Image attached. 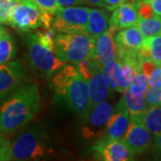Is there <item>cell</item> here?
Masks as SVG:
<instances>
[{
	"mask_svg": "<svg viewBox=\"0 0 161 161\" xmlns=\"http://www.w3.org/2000/svg\"><path fill=\"white\" fill-rule=\"evenodd\" d=\"M40 106L37 84L23 83L0 106V130L4 133H13L26 126L39 111Z\"/></svg>",
	"mask_w": 161,
	"mask_h": 161,
	"instance_id": "1",
	"label": "cell"
},
{
	"mask_svg": "<svg viewBox=\"0 0 161 161\" xmlns=\"http://www.w3.org/2000/svg\"><path fill=\"white\" fill-rule=\"evenodd\" d=\"M52 86L63 98L66 107L82 119L89 114V89L87 80L73 64L64 65L52 75Z\"/></svg>",
	"mask_w": 161,
	"mask_h": 161,
	"instance_id": "2",
	"label": "cell"
},
{
	"mask_svg": "<svg viewBox=\"0 0 161 161\" xmlns=\"http://www.w3.org/2000/svg\"><path fill=\"white\" fill-rule=\"evenodd\" d=\"M12 160H38L52 152L48 134L41 125H35L11 142Z\"/></svg>",
	"mask_w": 161,
	"mask_h": 161,
	"instance_id": "3",
	"label": "cell"
},
{
	"mask_svg": "<svg viewBox=\"0 0 161 161\" xmlns=\"http://www.w3.org/2000/svg\"><path fill=\"white\" fill-rule=\"evenodd\" d=\"M95 39L87 33H58L55 37V54L64 62L77 64L94 58Z\"/></svg>",
	"mask_w": 161,
	"mask_h": 161,
	"instance_id": "4",
	"label": "cell"
},
{
	"mask_svg": "<svg viewBox=\"0 0 161 161\" xmlns=\"http://www.w3.org/2000/svg\"><path fill=\"white\" fill-rule=\"evenodd\" d=\"M90 10L84 6H60L54 14L52 28L59 33H86Z\"/></svg>",
	"mask_w": 161,
	"mask_h": 161,
	"instance_id": "5",
	"label": "cell"
},
{
	"mask_svg": "<svg viewBox=\"0 0 161 161\" xmlns=\"http://www.w3.org/2000/svg\"><path fill=\"white\" fill-rule=\"evenodd\" d=\"M31 65L40 74L49 77L54 75L65 64L57 57L55 51L40 44L36 35L30 33L26 37Z\"/></svg>",
	"mask_w": 161,
	"mask_h": 161,
	"instance_id": "6",
	"label": "cell"
},
{
	"mask_svg": "<svg viewBox=\"0 0 161 161\" xmlns=\"http://www.w3.org/2000/svg\"><path fill=\"white\" fill-rule=\"evenodd\" d=\"M8 21L10 26L20 32H27L42 25L41 13L32 0H17Z\"/></svg>",
	"mask_w": 161,
	"mask_h": 161,
	"instance_id": "7",
	"label": "cell"
},
{
	"mask_svg": "<svg viewBox=\"0 0 161 161\" xmlns=\"http://www.w3.org/2000/svg\"><path fill=\"white\" fill-rule=\"evenodd\" d=\"M114 107L104 100L92 108L90 113L83 118L84 125L81 128V135L87 140L99 139L103 135L104 130Z\"/></svg>",
	"mask_w": 161,
	"mask_h": 161,
	"instance_id": "8",
	"label": "cell"
},
{
	"mask_svg": "<svg viewBox=\"0 0 161 161\" xmlns=\"http://www.w3.org/2000/svg\"><path fill=\"white\" fill-rule=\"evenodd\" d=\"M96 159L103 161L133 160L135 154L122 140L99 138L92 147Z\"/></svg>",
	"mask_w": 161,
	"mask_h": 161,
	"instance_id": "9",
	"label": "cell"
},
{
	"mask_svg": "<svg viewBox=\"0 0 161 161\" xmlns=\"http://www.w3.org/2000/svg\"><path fill=\"white\" fill-rule=\"evenodd\" d=\"M122 141L135 155H141L151 146L152 134L144 126L140 116H130L129 125Z\"/></svg>",
	"mask_w": 161,
	"mask_h": 161,
	"instance_id": "10",
	"label": "cell"
},
{
	"mask_svg": "<svg viewBox=\"0 0 161 161\" xmlns=\"http://www.w3.org/2000/svg\"><path fill=\"white\" fill-rule=\"evenodd\" d=\"M25 74V67L19 60L0 64V101L23 84Z\"/></svg>",
	"mask_w": 161,
	"mask_h": 161,
	"instance_id": "11",
	"label": "cell"
},
{
	"mask_svg": "<svg viewBox=\"0 0 161 161\" xmlns=\"http://www.w3.org/2000/svg\"><path fill=\"white\" fill-rule=\"evenodd\" d=\"M144 40L143 35L134 25L120 30L115 35L117 46V59H138L139 48Z\"/></svg>",
	"mask_w": 161,
	"mask_h": 161,
	"instance_id": "12",
	"label": "cell"
},
{
	"mask_svg": "<svg viewBox=\"0 0 161 161\" xmlns=\"http://www.w3.org/2000/svg\"><path fill=\"white\" fill-rule=\"evenodd\" d=\"M129 122L130 115L124 101V98L122 97L114 107L113 112L105 127L103 135L100 138L122 140L126 132Z\"/></svg>",
	"mask_w": 161,
	"mask_h": 161,
	"instance_id": "13",
	"label": "cell"
},
{
	"mask_svg": "<svg viewBox=\"0 0 161 161\" xmlns=\"http://www.w3.org/2000/svg\"><path fill=\"white\" fill-rule=\"evenodd\" d=\"M118 31L108 27L106 31L95 39L94 58L103 65L111 60L117 59V46L115 41V35Z\"/></svg>",
	"mask_w": 161,
	"mask_h": 161,
	"instance_id": "14",
	"label": "cell"
},
{
	"mask_svg": "<svg viewBox=\"0 0 161 161\" xmlns=\"http://www.w3.org/2000/svg\"><path fill=\"white\" fill-rule=\"evenodd\" d=\"M139 20L138 8L136 4L130 0L122 4L114 10L109 18V26L117 31L134 26Z\"/></svg>",
	"mask_w": 161,
	"mask_h": 161,
	"instance_id": "15",
	"label": "cell"
},
{
	"mask_svg": "<svg viewBox=\"0 0 161 161\" xmlns=\"http://www.w3.org/2000/svg\"><path fill=\"white\" fill-rule=\"evenodd\" d=\"M101 70L97 71L90 80H87L89 89V113L94 106L106 100L110 95L111 91L104 80Z\"/></svg>",
	"mask_w": 161,
	"mask_h": 161,
	"instance_id": "16",
	"label": "cell"
},
{
	"mask_svg": "<svg viewBox=\"0 0 161 161\" xmlns=\"http://www.w3.org/2000/svg\"><path fill=\"white\" fill-rule=\"evenodd\" d=\"M117 61L116 80L118 92H124L130 87L137 72L141 70L140 62L136 59H117Z\"/></svg>",
	"mask_w": 161,
	"mask_h": 161,
	"instance_id": "17",
	"label": "cell"
},
{
	"mask_svg": "<svg viewBox=\"0 0 161 161\" xmlns=\"http://www.w3.org/2000/svg\"><path fill=\"white\" fill-rule=\"evenodd\" d=\"M137 56L140 64L144 60H150L156 65L161 66V35L144 38Z\"/></svg>",
	"mask_w": 161,
	"mask_h": 161,
	"instance_id": "18",
	"label": "cell"
},
{
	"mask_svg": "<svg viewBox=\"0 0 161 161\" xmlns=\"http://www.w3.org/2000/svg\"><path fill=\"white\" fill-rule=\"evenodd\" d=\"M109 27V15L108 10L92 9L89 13L86 33L96 39Z\"/></svg>",
	"mask_w": 161,
	"mask_h": 161,
	"instance_id": "19",
	"label": "cell"
},
{
	"mask_svg": "<svg viewBox=\"0 0 161 161\" xmlns=\"http://www.w3.org/2000/svg\"><path fill=\"white\" fill-rule=\"evenodd\" d=\"M140 119L148 131L155 136L161 132V105L150 106L140 115Z\"/></svg>",
	"mask_w": 161,
	"mask_h": 161,
	"instance_id": "20",
	"label": "cell"
},
{
	"mask_svg": "<svg viewBox=\"0 0 161 161\" xmlns=\"http://www.w3.org/2000/svg\"><path fill=\"white\" fill-rule=\"evenodd\" d=\"M123 93H124L123 96L124 101L130 116H140L143 113L144 110L148 108L144 96L143 97L134 96L128 89Z\"/></svg>",
	"mask_w": 161,
	"mask_h": 161,
	"instance_id": "21",
	"label": "cell"
},
{
	"mask_svg": "<svg viewBox=\"0 0 161 161\" xmlns=\"http://www.w3.org/2000/svg\"><path fill=\"white\" fill-rule=\"evenodd\" d=\"M135 26L144 38L160 34L161 16L153 15L148 18H139Z\"/></svg>",
	"mask_w": 161,
	"mask_h": 161,
	"instance_id": "22",
	"label": "cell"
},
{
	"mask_svg": "<svg viewBox=\"0 0 161 161\" xmlns=\"http://www.w3.org/2000/svg\"><path fill=\"white\" fill-rule=\"evenodd\" d=\"M15 52L16 47L11 35L6 33L0 38V64L11 61Z\"/></svg>",
	"mask_w": 161,
	"mask_h": 161,
	"instance_id": "23",
	"label": "cell"
},
{
	"mask_svg": "<svg viewBox=\"0 0 161 161\" xmlns=\"http://www.w3.org/2000/svg\"><path fill=\"white\" fill-rule=\"evenodd\" d=\"M118 65L117 59L111 60L102 65V75L107 85L111 92H118V84L116 80V69Z\"/></svg>",
	"mask_w": 161,
	"mask_h": 161,
	"instance_id": "24",
	"label": "cell"
},
{
	"mask_svg": "<svg viewBox=\"0 0 161 161\" xmlns=\"http://www.w3.org/2000/svg\"><path fill=\"white\" fill-rule=\"evenodd\" d=\"M76 69L85 80H89L97 71L102 69V65L96 58H92L84 59L77 64Z\"/></svg>",
	"mask_w": 161,
	"mask_h": 161,
	"instance_id": "25",
	"label": "cell"
},
{
	"mask_svg": "<svg viewBox=\"0 0 161 161\" xmlns=\"http://www.w3.org/2000/svg\"><path fill=\"white\" fill-rule=\"evenodd\" d=\"M149 88L147 76L140 70L137 72L135 77L133 78L132 83L128 90L130 92L137 97H143Z\"/></svg>",
	"mask_w": 161,
	"mask_h": 161,
	"instance_id": "26",
	"label": "cell"
},
{
	"mask_svg": "<svg viewBox=\"0 0 161 161\" xmlns=\"http://www.w3.org/2000/svg\"><path fill=\"white\" fill-rule=\"evenodd\" d=\"M38 40L40 44L47 47L50 50L55 51V37H56V31L53 28H45L37 31L35 33Z\"/></svg>",
	"mask_w": 161,
	"mask_h": 161,
	"instance_id": "27",
	"label": "cell"
},
{
	"mask_svg": "<svg viewBox=\"0 0 161 161\" xmlns=\"http://www.w3.org/2000/svg\"><path fill=\"white\" fill-rule=\"evenodd\" d=\"M17 3V0H5L0 2V23H8L13 10Z\"/></svg>",
	"mask_w": 161,
	"mask_h": 161,
	"instance_id": "28",
	"label": "cell"
},
{
	"mask_svg": "<svg viewBox=\"0 0 161 161\" xmlns=\"http://www.w3.org/2000/svg\"><path fill=\"white\" fill-rule=\"evenodd\" d=\"M40 9V13H48L55 14L59 9L60 5L57 0H32Z\"/></svg>",
	"mask_w": 161,
	"mask_h": 161,
	"instance_id": "29",
	"label": "cell"
},
{
	"mask_svg": "<svg viewBox=\"0 0 161 161\" xmlns=\"http://www.w3.org/2000/svg\"><path fill=\"white\" fill-rule=\"evenodd\" d=\"M144 98H145L148 107L159 105L161 98V88L149 87L144 95Z\"/></svg>",
	"mask_w": 161,
	"mask_h": 161,
	"instance_id": "30",
	"label": "cell"
},
{
	"mask_svg": "<svg viewBox=\"0 0 161 161\" xmlns=\"http://www.w3.org/2000/svg\"><path fill=\"white\" fill-rule=\"evenodd\" d=\"M148 85L152 88H161V66L156 65L147 75Z\"/></svg>",
	"mask_w": 161,
	"mask_h": 161,
	"instance_id": "31",
	"label": "cell"
},
{
	"mask_svg": "<svg viewBox=\"0 0 161 161\" xmlns=\"http://www.w3.org/2000/svg\"><path fill=\"white\" fill-rule=\"evenodd\" d=\"M12 160L11 142L6 138L0 140V161Z\"/></svg>",
	"mask_w": 161,
	"mask_h": 161,
	"instance_id": "32",
	"label": "cell"
},
{
	"mask_svg": "<svg viewBox=\"0 0 161 161\" xmlns=\"http://www.w3.org/2000/svg\"><path fill=\"white\" fill-rule=\"evenodd\" d=\"M134 3H147L150 6L153 14L161 16V0H132Z\"/></svg>",
	"mask_w": 161,
	"mask_h": 161,
	"instance_id": "33",
	"label": "cell"
},
{
	"mask_svg": "<svg viewBox=\"0 0 161 161\" xmlns=\"http://www.w3.org/2000/svg\"><path fill=\"white\" fill-rule=\"evenodd\" d=\"M152 154L155 159L161 160V132L154 136V140L152 142Z\"/></svg>",
	"mask_w": 161,
	"mask_h": 161,
	"instance_id": "34",
	"label": "cell"
},
{
	"mask_svg": "<svg viewBox=\"0 0 161 161\" xmlns=\"http://www.w3.org/2000/svg\"><path fill=\"white\" fill-rule=\"evenodd\" d=\"M128 1L130 0H102V7H105L108 11H114L115 8Z\"/></svg>",
	"mask_w": 161,
	"mask_h": 161,
	"instance_id": "35",
	"label": "cell"
},
{
	"mask_svg": "<svg viewBox=\"0 0 161 161\" xmlns=\"http://www.w3.org/2000/svg\"><path fill=\"white\" fill-rule=\"evenodd\" d=\"M60 6H71L83 5V0H57Z\"/></svg>",
	"mask_w": 161,
	"mask_h": 161,
	"instance_id": "36",
	"label": "cell"
},
{
	"mask_svg": "<svg viewBox=\"0 0 161 161\" xmlns=\"http://www.w3.org/2000/svg\"><path fill=\"white\" fill-rule=\"evenodd\" d=\"M83 4H86L89 6L102 7V0H83Z\"/></svg>",
	"mask_w": 161,
	"mask_h": 161,
	"instance_id": "37",
	"label": "cell"
},
{
	"mask_svg": "<svg viewBox=\"0 0 161 161\" xmlns=\"http://www.w3.org/2000/svg\"><path fill=\"white\" fill-rule=\"evenodd\" d=\"M7 33V31H6V29L5 28H3L2 26H0V38L1 37H3L4 35L6 34Z\"/></svg>",
	"mask_w": 161,
	"mask_h": 161,
	"instance_id": "38",
	"label": "cell"
},
{
	"mask_svg": "<svg viewBox=\"0 0 161 161\" xmlns=\"http://www.w3.org/2000/svg\"><path fill=\"white\" fill-rule=\"evenodd\" d=\"M4 138H5V136H4V132L0 130V140H2V139H4Z\"/></svg>",
	"mask_w": 161,
	"mask_h": 161,
	"instance_id": "39",
	"label": "cell"
},
{
	"mask_svg": "<svg viewBox=\"0 0 161 161\" xmlns=\"http://www.w3.org/2000/svg\"><path fill=\"white\" fill-rule=\"evenodd\" d=\"M159 105H161V98H160V102H159Z\"/></svg>",
	"mask_w": 161,
	"mask_h": 161,
	"instance_id": "40",
	"label": "cell"
},
{
	"mask_svg": "<svg viewBox=\"0 0 161 161\" xmlns=\"http://www.w3.org/2000/svg\"><path fill=\"white\" fill-rule=\"evenodd\" d=\"M2 1H5V0H0V2H2Z\"/></svg>",
	"mask_w": 161,
	"mask_h": 161,
	"instance_id": "41",
	"label": "cell"
},
{
	"mask_svg": "<svg viewBox=\"0 0 161 161\" xmlns=\"http://www.w3.org/2000/svg\"><path fill=\"white\" fill-rule=\"evenodd\" d=\"M160 34H161V30H160Z\"/></svg>",
	"mask_w": 161,
	"mask_h": 161,
	"instance_id": "42",
	"label": "cell"
}]
</instances>
